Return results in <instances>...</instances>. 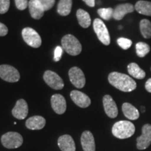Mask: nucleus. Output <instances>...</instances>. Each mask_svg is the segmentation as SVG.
Here are the masks:
<instances>
[{
  "mask_svg": "<svg viewBox=\"0 0 151 151\" xmlns=\"http://www.w3.org/2000/svg\"><path fill=\"white\" fill-rule=\"evenodd\" d=\"M72 6V0H60L58 5V13L62 16L70 14Z\"/></svg>",
  "mask_w": 151,
  "mask_h": 151,
  "instance_id": "nucleus-24",
  "label": "nucleus"
},
{
  "mask_svg": "<svg viewBox=\"0 0 151 151\" xmlns=\"http://www.w3.org/2000/svg\"><path fill=\"white\" fill-rule=\"evenodd\" d=\"M135 10L139 14L145 15L147 16H151V2L148 1L140 0L136 3L134 6Z\"/></svg>",
  "mask_w": 151,
  "mask_h": 151,
  "instance_id": "nucleus-22",
  "label": "nucleus"
},
{
  "mask_svg": "<svg viewBox=\"0 0 151 151\" xmlns=\"http://www.w3.org/2000/svg\"><path fill=\"white\" fill-rule=\"evenodd\" d=\"M135 10L134 6L132 4L126 3L119 4L113 9V18L116 20H120L127 14L134 12Z\"/></svg>",
  "mask_w": 151,
  "mask_h": 151,
  "instance_id": "nucleus-15",
  "label": "nucleus"
},
{
  "mask_svg": "<svg viewBox=\"0 0 151 151\" xmlns=\"http://www.w3.org/2000/svg\"><path fill=\"white\" fill-rule=\"evenodd\" d=\"M137 148L144 150L151 144V124H146L142 127V134L137 139Z\"/></svg>",
  "mask_w": 151,
  "mask_h": 151,
  "instance_id": "nucleus-9",
  "label": "nucleus"
},
{
  "mask_svg": "<svg viewBox=\"0 0 151 151\" xmlns=\"http://www.w3.org/2000/svg\"><path fill=\"white\" fill-rule=\"evenodd\" d=\"M26 127L32 130H39L43 129L46 125V120L39 116H32L28 118L25 122Z\"/></svg>",
  "mask_w": 151,
  "mask_h": 151,
  "instance_id": "nucleus-19",
  "label": "nucleus"
},
{
  "mask_svg": "<svg viewBox=\"0 0 151 151\" xmlns=\"http://www.w3.org/2000/svg\"><path fill=\"white\" fill-rule=\"evenodd\" d=\"M117 43H118L119 46L123 49V50H127V49H129L132 45V40L124 37H120L118 39Z\"/></svg>",
  "mask_w": 151,
  "mask_h": 151,
  "instance_id": "nucleus-28",
  "label": "nucleus"
},
{
  "mask_svg": "<svg viewBox=\"0 0 151 151\" xmlns=\"http://www.w3.org/2000/svg\"><path fill=\"white\" fill-rule=\"evenodd\" d=\"M24 41L33 48H39L41 45V39L37 32L31 27L24 28L22 31Z\"/></svg>",
  "mask_w": 151,
  "mask_h": 151,
  "instance_id": "nucleus-7",
  "label": "nucleus"
},
{
  "mask_svg": "<svg viewBox=\"0 0 151 151\" xmlns=\"http://www.w3.org/2000/svg\"><path fill=\"white\" fill-rule=\"evenodd\" d=\"M145 111H146V109H145L144 106H141V111H142V113H144Z\"/></svg>",
  "mask_w": 151,
  "mask_h": 151,
  "instance_id": "nucleus-36",
  "label": "nucleus"
},
{
  "mask_svg": "<svg viewBox=\"0 0 151 151\" xmlns=\"http://www.w3.org/2000/svg\"><path fill=\"white\" fill-rule=\"evenodd\" d=\"M1 143L5 148L9 149L18 148L23 143L22 137L18 132H9L2 135L1 138Z\"/></svg>",
  "mask_w": 151,
  "mask_h": 151,
  "instance_id": "nucleus-4",
  "label": "nucleus"
},
{
  "mask_svg": "<svg viewBox=\"0 0 151 151\" xmlns=\"http://www.w3.org/2000/svg\"><path fill=\"white\" fill-rule=\"evenodd\" d=\"M61 43L62 48L65 49V51L71 55H78L82 50V46L80 41L71 35H65L62 39Z\"/></svg>",
  "mask_w": 151,
  "mask_h": 151,
  "instance_id": "nucleus-3",
  "label": "nucleus"
},
{
  "mask_svg": "<svg viewBox=\"0 0 151 151\" xmlns=\"http://www.w3.org/2000/svg\"><path fill=\"white\" fill-rule=\"evenodd\" d=\"M88 6L94 7L95 6V0H83Z\"/></svg>",
  "mask_w": 151,
  "mask_h": 151,
  "instance_id": "nucleus-35",
  "label": "nucleus"
},
{
  "mask_svg": "<svg viewBox=\"0 0 151 151\" xmlns=\"http://www.w3.org/2000/svg\"><path fill=\"white\" fill-rule=\"evenodd\" d=\"M135 126L127 120H120L113 124L112 133L114 137L120 139L131 137L134 134Z\"/></svg>",
  "mask_w": 151,
  "mask_h": 151,
  "instance_id": "nucleus-2",
  "label": "nucleus"
},
{
  "mask_svg": "<svg viewBox=\"0 0 151 151\" xmlns=\"http://www.w3.org/2000/svg\"><path fill=\"white\" fill-rule=\"evenodd\" d=\"M12 114L18 120H23L28 114V106L25 100L20 99L17 101L14 108L12 110Z\"/></svg>",
  "mask_w": 151,
  "mask_h": 151,
  "instance_id": "nucleus-14",
  "label": "nucleus"
},
{
  "mask_svg": "<svg viewBox=\"0 0 151 151\" xmlns=\"http://www.w3.org/2000/svg\"><path fill=\"white\" fill-rule=\"evenodd\" d=\"M58 143L62 151H76L75 142L70 135L65 134L60 137Z\"/></svg>",
  "mask_w": 151,
  "mask_h": 151,
  "instance_id": "nucleus-17",
  "label": "nucleus"
},
{
  "mask_svg": "<svg viewBox=\"0 0 151 151\" xmlns=\"http://www.w3.org/2000/svg\"><path fill=\"white\" fill-rule=\"evenodd\" d=\"M150 51V47L148 43L138 42L136 44V52L139 58H144Z\"/></svg>",
  "mask_w": 151,
  "mask_h": 151,
  "instance_id": "nucleus-26",
  "label": "nucleus"
},
{
  "mask_svg": "<svg viewBox=\"0 0 151 151\" xmlns=\"http://www.w3.org/2000/svg\"><path fill=\"white\" fill-rule=\"evenodd\" d=\"M15 3H16L17 9L20 11L24 10L29 4L27 0H15Z\"/></svg>",
  "mask_w": 151,
  "mask_h": 151,
  "instance_id": "nucleus-31",
  "label": "nucleus"
},
{
  "mask_svg": "<svg viewBox=\"0 0 151 151\" xmlns=\"http://www.w3.org/2000/svg\"><path fill=\"white\" fill-rule=\"evenodd\" d=\"M8 33V28L4 24L0 22V37H4L6 36Z\"/></svg>",
  "mask_w": 151,
  "mask_h": 151,
  "instance_id": "nucleus-33",
  "label": "nucleus"
},
{
  "mask_svg": "<svg viewBox=\"0 0 151 151\" xmlns=\"http://www.w3.org/2000/svg\"><path fill=\"white\" fill-rule=\"evenodd\" d=\"M28 6L30 15L34 19L39 20L42 18L45 11L39 0H30Z\"/></svg>",
  "mask_w": 151,
  "mask_h": 151,
  "instance_id": "nucleus-18",
  "label": "nucleus"
},
{
  "mask_svg": "<svg viewBox=\"0 0 151 151\" xmlns=\"http://www.w3.org/2000/svg\"><path fill=\"white\" fill-rule=\"evenodd\" d=\"M78 23L82 27L88 28L91 24V18L90 14L83 9H78L76 12Z\"/></svg>",
  "mask_w": 151,
  "mask_h": 151,
  "instance_id": "nucleus-23",
  "label": "nucleus"
},
{
  "mask_svg": "<svg viewBox=\"0 0 151 151\" xmlns=\"http://www.w3.org/2000/svg\"><path fill=\"white\" fill-rule=\"evenodd\" d=\"M122 110L124 116L131 120H137L139 118V111L137 108L129 103H124L122 104Z\"/></svg>",
  "mask_w": 151,
  "mask_h": 151,
  "instance_id": "nucleus-20",
  "label": "nucleus"
},
{
  "mask_svg": "<svg viewBox=\"0 0 151 151\" xmlns=\"http://www.w3.org/2000/svg\"><path fill=\"white\" fill-rule=\"evenodd\" d=\"M51 106L55 112L58 114H63L67 109V103L65 97L60 94H55L52 96Z\"/></svg>",
  "mask_w": 151,
  "mask_h": 151,
  "instance_id": "nucleus-13",
  "label": "nucleus"
},
{
  "mask_svg": "<svg viewBox=\"0 0 151 151\" xmlns=\"http://www.w3.org/2000/svg\"><path fill=\"white\" fill-rule=\"evenodd\" d=\"M44 11H48L52 8L55 0H39Z\"/></svg>",
  "mask_w": 151,
  "mask_h": 151,
  "instance_id": "nucleus-30",
  "label": "nucleus"
},
{
  "mask_svg": "<svg viewBox=\"0 0 151 151\" xmlns=\"http://www.w3.org/2000/svg\"><path fill=\"white\" fill-rule=\"evenodd\" d=\"M98 14L105 20H109L113 18V9L112 8H101L97 10Z\"/></svg>",
  "mask_w": 151,
  "mask_h": 151,
  "instance_id": "nucleus-27",
  "label": "nucleus"
},
{
  "mask_svg": "<svg viewBox=\"0 0 151 151\" xmlns=\"http://www.w3.org/2000/svg\"><path fill=\"white\" fill-rule=\"evenodd\" d=\"M69 76L71 83L76 88H82L86 85V77L80 68L74 67L70 69Z\"/></svg>",
  "mask_w": 151,
  "mask_h": 151,
  "instance_id": "nucleus-10",
  "label": "nucleus"
},
{
  "mask_svg": "<svg viewBox=\"0 0 151 151\" xmlns=\"http://www.w3.org/2000/svg\"><path fill=\"white\" fill-rule=\"evenodd\" d=\"M93 28L98 39L103 44L109 46L111 43V38L109 30L104 22L99 18H96L93 22Z\"/></svg>",
  "mask_w": 151,
  "mask_h": 151,
  "instance_id": "nucleus-5",
  "label": "nucleus"
},
{
  "mask_svg": "<svg viewBox=\"0 0 151 151\" xmlns=\"http://www.w3.org/2000/svg\"><path fill=\"white\" fill-rule=\"evenodd\" d=\"M43 79L46 84L54 90H62L64 81L58 73L52 71H46L43 74Z\"/></svg>",
  "mask_w": 151,
  "mask_h": 151,
  "instance_id": "nucleus-8",
  "label": "nucleus"
},
{
  "mask_svg": "<svg viewBox=\"0 0 151 151\" xmlns=\"http://www.w3.org/2000/svg\"><path fill=\"white\" fill-rule=\"evenodd\" d=\"M109 82L111 86L124 92H129L137 88V83L133 78L124 73L111 72L108 77Z\"/></svg>",
  "mask_w": 151,
  "mask_h": 151,
  "instance_id": "nucleus-1",
  "label": "nucleus"
},
{
  "mask_svg": "<svg viewBox=\"0 0 151 151\" xmlns=\"http://www.w3.org/2000/svg\"><path fill=\"white\" fill-rule=\"evenodd\" d=\"M10 0H0V14H4L9 11Z\"/></svg>",
  "mask_w": 151,
  "mask_h": 151,
  "instance_id": "nucleus-29",
  "label": "nucleus"
},
{
  "mask_svg": "<svg viewBox=\"0 0 151 151\" xmlns=\"http://www.w3.org/2000/svg\"><path fill=\"white\" fill-rule=\"evenodd\" d=\"M20 73L16 68L8 65H0V78L9 83L18 82Z\"/></svg>",
  "mask_w": 151,
  "mask_h": 151,
  "instance_id": "nucleus-6",
  "label": "nucleus"
},
{
  "mask_svg": "<svg viewBox=\"0 0 151 151\" xmlns=\"http://www.w3.org/2000/svg\"><path fill=\"white\" fill-rule=\"evenodd\" d=\"M81 141L84 151H95L94 139L93 134L90 131H85L83 132Z\"/></svg>",
  "mask_w": 151,
  "mask_h": 151,
  "instance_id": "nucleus-16",
  "label": "nucleus"
},
{
  "mask_svg": "<svg viewBox=\"0 0 151 151\" xmlns=\"http://www.w3.org/2000/svg\"><path fill=\"white\" fill-rule=\"evenodd\" d=\"M103 105L106 114L111 118H116L118 114V109L111 96L106 94L103 97Z\"/></svg>",
  "mask_w": 151,
  "mask_h": 151,
  "instance_id": "nucleus-11",
  "label": "nucleus"
},
{
  "mask_svg": "<svg viewBox=\"0 0 151 151\" xmlns=\"http://www.w3.org/2000/svg\"><path fill=\"white\" fill-rule=\"evenodd\" d=\"M128 73L130 76L137 79H143L146 77V72L137 65V63L132 62L127 66Z\"/></svg>",
  "mask_w": 151,
  "mask_h": 151,
  "instance_id": "nucleus-21",
  "label": "nucleus"
},
{
  "mask_svg": "<svg viewBox=\"0 0 151 151\" xmlns=\"http://www.w3.org/2000/svg\"><path fill=\"white\" fill-rule=\"evenodd\" d=\"M145 88L147 91L151 93V78L147 80L146 84H145Z\"/></svg>",
  "mask_w": 151,
  "mask_h": 151,
  "instance_id": "nucleus-34",
  "label": "nucleus"
},
{
  "mask_svg": "<svg viewBox=\"0 0 151 151\" xmlns=\"http://www.w3.org/2000/svg\"><path fill=\"white\" fill-rule=\"evenodd\" d=\"M62 52H63V49H62V47L57 46L55 48V52H54V60L55 61L58 62L60 59H61Z\"/></svg>",
  "mask_w": 151,
  "mask_h": 151,
  "instance_id": "nucleus-32",
  "label": "nucleus"
},
{
  "mask_svg": "<svg viewBox=\"0 0 151 151\" xmlns=\"http://www.w3.org/2000/svg\"><path fill=\"white\" fill-rule=\"evenodd\" d=\"M141 35L144 39L151 38V22L148 19H142L139 24Z\"/></svg>",
  "mask_w": 151,
  "mask_h": 151,
  "instance_id": "nucleus-25",
  "label": "nucleus"
},
{
  "mask_svg": "<svg viewBox=\"0 0 151 151\" xmlns=\"http://www.w3.org/2000/svg\"><path fill=\"white\" fill-rule=\"evenodd\" d=\"M70 96L73 102L81 108H87L91 104L90 97L82 92L73 90L71 92Z\"/></svg>",
  "mask_w": 151,
  "mask_h": 151,
  "instance_id": "nucleus-12",
  "label": "nucleus"
}]
</instances>
